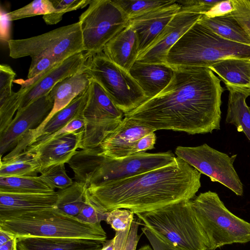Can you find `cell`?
Wrapping results in <instances>:
<instances>
[{
  "label": "cell",
  "mask_w": 250,
  "mask_h": 250,
  "mask_svg": "<svg viewBox=\"0 0 250 250\" xmlns=\"http://www.w3.org/2000/svg\"><path fill=\"white\" fill-rule=\"evenodd\" d=\"M86 71L124 114L147 100L129 71L114 63L103 52L90 57Z\"/></svg>",
  "instance_id": "ba28073f"
},
{
  "label": "cell",
  "mask_w": 250,
  "mask_h": 250,
  "mask_svg": "<svg viewBox=\"0 0 250 250\" xmlns=\"http://www.w3.org/2000/svg\"><path fill=\"white\" fill-rule=\"evenodd\" d=\"M92 54L83 51L74 55L46 72L30 79H19L14 82L20 84L21 102L18 110L48 95L59 82L85 69Z\"/></svg>",
  "instance_id": "4fadbf2b"
},
{
  "label": "cell",
  "mask_w": 250,
  "mask_h": 250,
  "mask_svg": "<svg viewBox=\"0 0 250 250\" xmlns=\"http://www.w3.org/2000/svg\"><path fill=\"white\" fill-rule=\"evenodd\" d=\"M114 2L129 19L174 2L163 0H114Z\"/></svg>",
  "instance_id": "f546056e"
},
{
  "label": "cell",
  "mask_w": 250,
  "mask_h": 250,
  "mask_svg": "<svg viewBox=\"0 0 250 250\" xmlns=\"http://www.w3.org/2000/svg\"><path fill=\"white\" fill-rule=\"evenodd\" d=\"M62 62L51 56L31 59L27 79L41 75Z\"/></svg>",
  "instance_id": "74e56055"
},
{
  "label": "cell",
  "mask_w": 250,
  "mask_h": 250,
  "mask_svg": "<svg viewBox=\"0 0 250 250\" xmlns=\"http://www.w3.org/2000/svg\"><path fill=\"white\" fill-rule=\"evenodd\" d=\"M229 91L226 122L234 125L238 132H243L250 141V107L246 100L250 90L228 87Z\"/></svg>",
  "instance_id": "cb8c5ba5"
},
{
  "label": "cell",
  "mask_w": 250,
  "mask_h": 250,
  "mask_svg": "<svg viewBox=\"0 0 250 250\" xmlns=\"http://www.w3.org/2000/svg\"><path fill=\"white\" fill-rule=\"evenodd\" d=\"M140 222L139 219L132 221L124 250H136L140 237V235L138 234Z\"/></svg>",
  "instance_id": "7bdbcfd3"
},
{
  "label": "cell",
  "mask_w": 250,
  "mask_h": 250,
  "mask_svg": "<svg viewBox=\"0 0 250 250\" xmlns=\"http://www.w3.org/2000/svg\"><path fill=\"white\" fill-rule=\"evenodd\" d=\"M220 1V0H188L178 1L177 2L182 8L204 15Z\"/></svg>",
  "instance_id": "f35d334b"
},
{
  "label": "cell",
  "mask_w": 250,
  "mask_h": 250,
  "mask_svg": "<svg viewBox=\"0 0 250 250\" xmlns=\"http://www.w3.org/2000/svg\"><path fill=\"white\" fill-rule=\"evenodd\" d=\"M41 170L37 160L26 151L10 159H0V176H37Z\"/></svg>",
  "instance_id": "83f0119b"
},
{
  "label": "cell",
  "mask_w": 250,
  "mask_h": 250,
  "mask_svg": "<svg viewBox=\"0 0 250 250\" xmlns=\"http://www.w3.org/2000/svg\"><path fill=\"white\" fill-rule=\"evenodd\" d=\"M221 80L207 67L175 70L168 85L156 96L124 114L154 131L172 130L190 134L220 128Z\"/></svg>",
  "instance_id": "6da1fadb"
},
{
  "label": "cell",
  "mask_w": 250,
  "mask_h": 250,
  "mask_svg": "<svg viewBox=\"0 0 250 250\" xmlns=\"http://www.w3.org/2000/svg\"><path fill=\"white\" fill-rule=\"evenodd\" d=\"M88 96V88L85 92L75 98L66 107L56 113L45 124L36 139L42 138L55 132L81 113Z\"/></svg>",
  "instance_id": "4316f807"
},
{
  "label": "cell",
  "mask_w": 250,
  "mask_h": 250,
  "mask_svg": "<svg viewBox=\"0 0 250 250\" xmlns=\"http://www.w3.org/2000/svg\"><path fill=\"white\" fill-rule=\"evenodd\" d=\"M0 229L13 234L17 238H83L105 242L107 238L101 224L81 222L55 207L27 212L0 221Z\"/></svg>",
  "instance_id": "5b68a950"
},
{
  "label": "cell",
  "mask_w": 250,
  "mask_h": 250,
  "mask_svg": "<svg viewBox=\"0 0 250 250\" xmlns=\"http://www.w3.org/2000/svg\"><path fill=\"white\" fill-rule=\"evenodd\" d=\"M55 9L50 0H36L16 10L7 13L10 21L52 13Z\"/></svg>",
  "instance_id": "1f68e13d"
},
{
  "label": "cell",
  "mask_w": 250,
  "mask_h": 250,
  "mask_svg": "<svg viewBox=\"0 0 250 250\" xmlns=\"http://www.w3.org/2000/svg\"><path fill=\"white\" fill-rule=\"evenodd\" d=\"M86 188L85 184L75 181L70 186L59 190L55 207L69 215L76 217L84 204Z\"/></svg>",
  "instance_id": "f1b7e54d"
},
{
  "label": "cell",
  "mask_w": 250,
  "mask_h": 250,
  "mask_svg": "<svg viewBox=\"0 0 250 250\" xmlns=\"http://www.w3.org/2000/svg\"><path fill=\"white\" fill-rule=\"evenodd\" d=\"M18 239L16 237L10 240L0 244V250H17Z\"/></svg>",
  "instance_id": "f6af8a7d"
},
{
  "label": "cell",
  "mask_w": 250,
  "mask_h": 250,
  "mask_svg": "<svg viewBox=\"0 0 250 250\" xmlns=\"http://www.w3.org/2000/svg\"><path fill=\"white\" fill-rule=\"evenodd\" d=\"M198 21L222 38L250 46V37L230 14L212 18L202 15Z\"/></svg>",
  "instance_id": "d4e9b609"
},
{
  "label": "cell",
  "mask_w": 250,
  "mask_h": 250,
  "mask_svg": "<svg viewBox=\"0 0 250 250\" xmlns=\"http://www.w3.org/2000/svg\"><path fill=\"white\" fill-rule=\"evenodd\" d=\"M83 134V129L62 134L40 145L29 146L24 151L37 160L41 170L52 165L67 163L77 150L81 149Z\"/></svg>",
  "instance_id": "2e32d148"
},
{
  "label": "cell",
  "mask_w": 250,
  "mask_h": 250,
  "mask_svg": "<svg viewBox=\"0 0 250 250\" xmlns=\"http://www.w3.org/2000/svg\"><path fill=\"white\" fill-rule=\"evenodd\" d=\"M143 226L144 227L141 229L154 250H180L173 246L147 227Z\"/></svg>",
  "instance_id": "ab89813d"
},
{
  "label": "cell",
  "mask_w": 250,
  "mask_h": 250,
  "mask_svg": "<svg viewBox=\"0 0 250 250\" xmlns=\"http://www.w3.org/2000/svg\"><path fill=\"white\" fill-rule=\"evenodd\" d=\"M250 58H232L221 61L208 67L223 81L227 88L250 90Z\"/></svg>",
  "instance_id": "603a6c76"
},
{
  "label": "cell",
  "mask_w": 250,
  "mask_h": 250,
  "mask_svg": "<svg viewBox=\"0 0 250 250\" xmlns=\"http://www.w3.org/2000/svg\"><path fill=\"white\" fill-rule=\"evenodd\" d=\"M18 250H99L104 242L83 238L21 237Z\"/></svg>",
  "instance_id": "7402d4cb"
},
{
  "label": "cell",
  "mask_w": 250,
  "mask_h": 250,
  "mask_svg": "<svg viewBox=\"0 0 250 250\" xmlns=\"http://www.w3.org/2000/svg\"><path fill=\"white\" fill-rule=\"evenodd\" d=\"M233 10L232 0H220L203 16L208 18H212L230 14Z\"/></svg>",
  "instance_id": "60d3db41"
},
{
  "label": "cell",
  "mask_w": 250,
  "mask_h": 250,
  "mask_svg": "<svg viewBox=\"0 0 250 250\" xmlns=\"http://www.w3.org/2000/svg\"><path fill=\"white\" fill-rule=\"evenodd\" d=\"M134 213L125 208H116L108 211L105 221L116 231H124L131 227Z\"/></svg>",
  "instance_id": "d590c367"
},
{
  "label": "cell",
  "mask_w": 250,
  "mask_h": 250,
  "mask_svg": "<svg viewBox=\"0 0 250 250\" xmlns=\"http://www.w3.org/2000/svg\"><path fill=\"white\" fill-rule=\"evenodd\" d=\"M176 157L170 151L155 153H140L115 158L103 154L99 146L81 149L67 163L76 181L99 185L128 178L169 165Z\"/></svg>",
  "instance_id": "3957f363"
},
{
  "label": "cell",
  "mask_w": 250,
  "mask_h": 250,
  "mask_svg": "<svg viewBox=\"0 0 250 250\" xmlns=\"http://www.w3.org/2000/svg\"><path fill=\"white\" fill-rule=\"evenodd\" d=\"M53 105V101L48 94L18 110L10 125L0 133V157L14 149L28 131L38 127Z\"/></svg>",
  "instance_id": "5bb4252c"
},
{
  "label": "cell",
  "mask_w": 250,
  "mask_h": 250,
  "mask_svg": "<svg viewBox=\"0 0 250 250\" xmlns=\"http://www.w3.org/2000/svg\"><path fill=\"white\" fill-rule=\"evenodd\" d=\"M114 238L106 240L103 244L101 249L99 250H114Z\"/></svg>",
  "instance_id": "bcb514c9"
},
{
  "label": "cell",
  "mask_w": 250,
  "mask_h": 250,
  "mask_svg": "<svg viewBox=\"0 0 250 250\" xmlns=\"http://www.w3.org/2000/svg\"><path fill=\"white\" fill-rule=\"evenodd\" d=\"M136 215L143 225L180 250H210L191 200Z\"/></svg>",
  "instance_id": "8992f818"
},
{
  "label": "cell",
  "mask_w": 250,
  "mask_h": 250,
  "mask_svg": "<svg viewBox=\"0 0 250 250\" xmlns=\"http://www.w3.org/2000/svg\"></svg>",
  "instance_id": "c3c4849f"
},
{
  "label": "cell",
  "mask_w": 250,
  "mask_h": 250,
  "mask_svg": "<svg viewBox=\"0 0 250 250\" xmlns=\"http://www.w3.org/2000/svg\"><path fill=\"white\" fill-rule=\"evenodd\" d=\"M128 71L148 99L158 95L168 85L175 70L166 63L135 62Z\"/></svg>",
  "instance_id": "ffe728a7"
},
{
  "label": "cell",
  "mask_w": 250,
  "mask_h": 250,
  "mask_svg": "<svg viewBox=\"0 0 250 250\" xmlns=\"http://www.w3.org/2000/svg\"><path fill=\"white\" fill-rule=\"evenodd\" d=\"M55 11L52 13L43 16L45 22L49 25L55 24L60 22L63 15L72 11L83 8L89 5L92 0H50Z\"/></svg>",
  "instance_id": "d6a6232c"
},
{
  "label": "cell",
  "mask_w": 250,
  "mask_h": 250,
  "mask_svg": "<svg viewBox=\"0 0 250 250\" xmlns=\"http://www.w3.org/2000/svg\"><path fill=\"white\" fill-rule=\"evenodd\" d=\"M202 15L181 7L151 45L139 55L136 62L166 63L170 49Z\"/></svg>",
  "instance_id": "9a60e30c"
},
{
  "label": "cell",
  "mask_w": 250,
  "mask_h": 250,
  "mask_svg": "<svg viewBox=\"0 0 250 250\" xmlns=\"http://www.w3.org/2000/svg\"><path fill=\"white\" fill-rule=\"evenodd\" d=\"M152 131L142 137L137 142L134 150V154L144 153L146 151L154 148L156 136Z\"/></svg>",
  "instance_id": "b9f144b4"
},
{
  "label": "cell",
  "mask_w": 250,
  "mask_h": 250,
  "mask_svg": "<svg viewBox=\"0 0 250 250\" xmlns=\"http://www.w3.org/2000/svg\"><path fill=\"white\" fill-rule=\"evenodd\" d=\"M233 10L230 14L250 37V0H232Z\"/></svg>",
  "instance_id": "8d00e7d4"
},
{
  "label": "cell",
  "mask_w": 250,
  "mask_h": 250,
  "mask_svg": "<svg viewBox=\"0 0 250 250\" xmlns=\"http://www.w3.org/2000/svg\"><path fill=\"white\" fill-rule=\"evenodd\" d=\"M201 173L181 159L116 181L90 185L86 192L107 211L125 208L134 214L193 199L201 187Z\"/></svg>",
  "instance_id": "7a4b0ae2"
},
{
  "label": "cell",
  "mask_w": 250,
  "mask_h": 250,
  "mask_svg": "<svg viewBox=\"0 0 250 250\" xmlns=\"http://www.w3.org/2000/svg\"><path fill=\"white\" fill-rule=\"evenodd\" d=\"M107 213L108 211L93 200L85 191L84 204L76 218L84 223L98 224L106 220Z\"/></svg>",
  "instance_id": "836d02e7"
},
{
  "label": "cell",
  "mask_w": 250,
  "mask_h": 250,
  "mask_svg": "<svg viewBox=\"0 0 250 250\" xmlns=\"http://www.w3.org/2000/svg\"><path fill=\"white\" fill-rule=\"evenodd\" d=\"M152 129L124 117L121 122L100 144L101 153L119 158L134 154L138 141Z\"/></svg>",
  "instance_id": "e0dca14e"
},
{
  "label": "cell",
  "mask_w": 250,
  "mask_h": 250,
  "mask_svg": "<svg viewBox=\"0 0 250 250\" xmlns=\"http://www.w3.org/2000/svg\"><path fill=\"white\" fill-rule=\"evenodd\" d=\"M82 113L84 126L81 149L99 146L124 117V113L115 105L101 85L92 79Z\"/></svg>",
  "instance_id": "8fae6325"
},
{
  "label": "cell",
  "mask_w": 250,
  "mask_h": 250,
  "mask_svg": "<svg viewBox=\"0 0 250 250\" xmlns=\"http://www.w3.org/2000/svg\"><path fill=\"white\" fill-rule=\"evenodd\" d=\"M38 176H0V192L15 193H49L55 192Z\"/></svg>",
  "instance_id": "484cf974"
},
{
  "label": "cell",
  "mask_w": 250,
  "mask_h": 250,
  "mask_svg": "<svg viewBox=\"0 0 250 250\" xmlns=\"http://www.w3.org/2000/svg\"><path fill=\"white\" fill-rule=\"evenodd\" d=\"M175 153L212 182L221 183L238 196L243 195V184L233 166L237 154L230 157L206 144L192 147L179 146Z\"/></svg>",
  "instance_id": "7c38bea8"
},
{
  "label": "cell",
  "mask_w": 250,
  "mask_h": 250,
  "mask_svg": "<svg viewBox=\"0 0 250 250\" xmlns=\"http://www.w3.org/2000/svg\"><path fill=\"white\" fill-rule=\"evenodd\" d=\"M129 19L111 0H92L79 17L84 51L94 55L128 24Z\"/></svg>",
  "instance_id": "30bf717a"
},
{
  "label": "cell",
  "mask_w": 250,
  "mask_h": 250,
  "mask_svg": "<svg viewBox=\"0 0 250 250\" xmlns=\"http://www.w3.org/2000/svg\"><path fill=\"white\" fill-rule=\"evenodd\" d=\"M57 191L49 193H15L0 192V221L27 212L53 208Z\"/></svg>",
  "instance_id": "d6986e66"
},
{
  "label": "cell",
  "mask_w": 250,
  "mask_h": 250,
  "mask_svg": "<svg viewBox=\"0 0 250 250\" xmlns=\"http://www.w3.org/2000/svg\"><path fill=\"white\" fill-rule=\"evenodd\" d=\"M21 92L19 89L10 97L0 99V133L11 123L21 102Z\"/></svg>",
  "instance_id": "e575fe53"
},
{
  "label": "cell",
  "mask_w": 250,
  "mask_h": 250,
  "mask_svg": "<svg viewBox=\"0 0 250 250\" xmlns=\"http://www.w3.org/2000/svg\"><path fill=\"white\" fill-rule=\"evenodd\" d=\"M181 8L175 1L129 19L128 24L134 29L138 38L139 54L151 45Z\"/></svg>",
  "instance_id": "ac0fdd59"
},
{
  "label": "cell",
  "mask_w": 250,
  "mask_h": 250,
  "mask_svg": "<svg viewBox=\"0 0 250 250\" xmlns=\"http://www.w3.org/2000/svg\"><path fill=\"white\" fill-rule=\"evenodd\" d=\"M10 21L7 13L0 11V39L3 42L9 41Z\"/></svg>",
  "instance_id": "ee69618b"
},
{
  "label": "cell",
  "mask_w": 250,
  "mask_h": 250,
  "mask_svg": "<svg viewBox=\"0 0 250 250\" xmlns=\"http://www.w3.org/2000/svg\"><path fill=\"white\" fill-rule=\"evenodd\" d=\"M103 52L112 62L129 71L139 54L136 32L129 24L105 46Z\"/></svg>",
  "instance_id": "44dd1931"
},
{
  "label": "cell",
  "mask_w": 250,
  "mask_h": 250,
  "mask_svg": "<svg viewBox=\"0 0 250 250\" xmlns=\"http://www.w3.org/2000/svg\"><path fill=\"white\" fill-rule=\"evenodd\" d=\"M40 177L52 188L59 190L65 188L73 183L68 176L64 164L52 165L42 169Z\"/></svg>",
  "instance_id": "4dcf8cb0"
},
{
  "label": "cell",
  "mask_w": 250,
  "mask_h": 250,
  "mask_svg": "<svg viewBox=\"0 0 250 250\" xmlns=\"http://www.w3.org/2000/svg\"><path fill=\"white\" fill-rule=\"evenodd\" d=\"M232 58H250V46L222 38L198 21L170 49L166 63L174 70L208 68Z\"/></svg>",
  "instance_id": "277c9868"
},
{
  "label": "cell",
  "mask_w": 250,
  "mask_h": 250,
  "mask_svg": "<svg viewBox=\"0 0 250 250\" xmlns=\"http://www.w3.org/2000/svg\"><path fill=\"white\" fill-rule=\"evenodd\" d=\"M191 203L210 250L250 241V223L231 213L217 193H201Z\"/></svg>",
  "instance_id": "52a82bcc"
},
{
  "label": "cell",
  "mask_w": 250,
  "mask_h": 250,
  "mask_svg": "<svg viewBox=\"0 0 250 250\" xmlns=\"http://www.w3.org/2000/svg\"><path fill=\"white\" fill-rule=\"evenodd\" d=\"M138 250H154L148 245L144 246L140 248Z\"/></svg>",
  "instance_id": "7dc6e473"
},
{
  "label": "cell",
  "mask_w": 250,
  "mask_h": 250,
  "mask_svg": "<svg viewBox=\"0 0 250 250\" xmlns=\"http://www.w3.org/2000/svg\"><path fill=\"white\" fill-rule=\"evenodd\" d=\"M12 58L29 56L31 59L51 56L61 61L84 51L78 22L60 27L44 34L7 42Z\"/></svg>",
  "instance_id": "9c48e42d"
}]
</instances>
